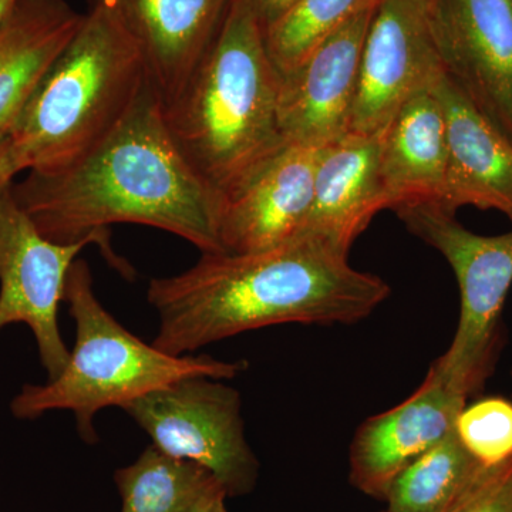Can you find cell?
<instances>
[{
    "label": "cell",
    "instance_id": "1",
    "mask_svg": "<svg viewBox=\"0 0 512 512\" xmlns=\"http://www.w3.org/2000/svg\"><path fill=\"white\" fill-rule=\"evenodd\" d=\"M10 190L43 237L59 244L94 239L124 274L109 247L107 227L114 224L163 229L202 254H224L222 194L175 146L151 86L89 153L59 170L28 171Z\"/></svg>",
    "mask_w": 512,
    "mask_h": 512
},
{
    "label": "cell",
    "instance_id": "2",
    "mask_svg": "<svg viewBox=\"0 0 512 512\" xmlns=\"http://www.w3.org/2000/svg\"><path fill=\"white\" fill-rule=\"evenodd\" d=\"M390 295L382 278L313 235L249 254H202L181 274L156 278L147 301L158 316L153 345L168 355L268 326L352 325Z\"/></svg>",
    "mask_w": 512,
    "mask_h": 512
},
{
    "label": "cell",
    "instance_id": "3",
    "mask_svg": "<svg viewBox=\"0 0 512 512\" xmlns=\"http://www.w3.org/2000/svg\"><path fill=\"white\" fill-rule=\"evenodd\" d=\"M281 80L254 10L247 0H231L210 49L163 109L175 146L220 194L289 144L279 120Z\"/></svg>",
    "mask_w": 512,
    "mask_h": 512
},
{
    "label": "cell",
    "instance_id": "4",
    "mask_svg": "<svg viewBox=\"0 0 512 512\" xmlns=\"http://www.w3.org/2000/svg\"><path fill=\"white\" fill-rule=\"evenodd\" d=\"M151 86L119 16L89 5L70 42L9 128L25 171H55L101 143Z\"/></svg>",
    "mask_w": 512,
    "mask_h": 512
},
{
    "label": "cell",
    "instance_id": "5",
    "mask_svg": "<svg viewBox=\"0 0 512 512\" xmlns=\"http://www.w3.org/2000/svg\"><path fill=\"white\" fill-rule=\"evenodd\" d=\"M64 302L76 325V339L59 376L45 384H26L10 403L13 416L37 419L55 410L74 414L77 431L87 443L96 440L94 417L100 410L127 404L168 384L241 375L247 362H224L210 356L168 355L124 328L97 299L93 276L76 259L64 288Z\"/></svg>",
    "mask_w": 512,
    "mask_h": 512
},
{
    "label": "cell",
    "instance_id": "6",
    "mask_svg": "<svg viewBox=\"0 0 512 512\" xmlns=\"http://www.w3.org/2000/svg\"><path fill=\"white\" fill-rule=\"evenodd\" d=\"M416 237L437 249L456 274L461 311L450 348L430 367L451 390L468 397L493 373L501 340V315L512 285V231L474 234L456 212L426 204L397 210Z\"/></svg>",
    "mask_w": 512,
    "mask_h": 512
},
{
    "label": "cell",
    "instance_id": "7",
    "mask_svg": "<svg viewBox=\"0 0 512 512\" xmlns=\"http://www.w3.org/2000/svg\"><path fill=\"white\" fill-rule=\"evenodd\" d=\"M153 446L210 471L228 497L251 493L259 463L245 437L241 394L222 380L191 377L127 404Z\"/></svg>",
    "mask_w": 512,
    "mask_h": 512
},
{
    "label": "cell",
    "instance_id": "8",
    "mask_svg": "<svg viewBox=\"0 0 512 512\" xmlns=\"http://www.w3.org/2000/svg\"><path fill=\"white\" fill-rule=\"evenodd\" d=\"M93 242L59 244L43 237L13 197L10 184L0 188V330L25 323L49 379L59 376L69 359L59 326L67 275L82 249Z\"/></svg>",
    "mask_w": 512,
    "mask_h": 512
},
{
    "label": "cell",
    "instance_id": "9",
    "mask_svg": "<svg viewBox=\"0 0 512 512\" xmlns=\"http://www.w3.org/2000/svg\"><path fill=\"white\" fill-rule=\"evenodd\" d=\"M440 73L429 0H379L363 46L349 133L376 136Z\"/></svg>",
    "mask_w": 512,
    "mask_h": 512
},
{
    "label": "cell",
    "instance_id": "10",
    "mask_svg": "<svg viewBox=\"0 0 512 512\" xmlns=\"http://www.w3.org/2000/svg\"><path fill=\"white\" fill-rule=\"evenodd\" d=\"M441 69L512 143V0H429Z\"/></svg>",
    "mask_w": 512,
    "mask_h": 512
},
{
    "label": "cell",
    "instance_id": "11",
    "mask_svg": "<svg viewBox=\"0 0 512 512\" xmlns=\"http://www.w3.org/2000/svg\"><path fill=\"white\" fill-rule=\"evenodd\" d=\"M376 6L357 13L282 76L279 120L286 143L325 147L349 133L360 60Z\"/></svg>",
    "mask_w": 512,
    "mask_h": 512
},
{
    "label": "cell",
    "instance_id": "12",
    "mask_svg": "<svg viewBox=\"0 0 512 512\" xmlns=\"http://www.w3.org/2000/svg\"><path fill=\"white\" fill-rule=\"evenodd\" d=\"M320 150L286 144L248 180L222 195L224 254L266 251L302 234L312 208Z\"/></svg>",
    "mask_w": 512,
    "mask_h": 512
},
{
    "label": "cell",
    "instance_id": "13",
    "mask_svg": "<svg viewBox=\"0 0 512 512\" xmlns=\"http://www.w3.org/2000/svg\"><path fill=\"white\" fill-rule=\"evenodd\" d=\"M466 404L429 370L409 399L360 424L350 444V483L384 500L394 478L456 427Z\"/></svg>",
    "mask_w": 512,
    "mask_h": 512
},
{
    "label": "cell",
    "instance_id": "14",
    "mask_svg": "<svg viewBox=\"0 0 512 512\" xmlns=\"http://www.w3.org/2000/svg\"><path fill=\"white\" fill-rule=\"evenodd\" d=\"M113 10L136 40L148 79L167 107L210 49L231 0H87Z\"/></svg>",
    "mask_w": 512,
    "mask_h": 512
},
{
    "label": "cell",
    "instance_id": "15",
    "mask_svg": "<svg viewBox=\"0 0 512 512\" xmlns=\"http://www.w3.org/2000/svg\"><path fill=\"white\" fill-rule=\"evenodd\" d=\"M447 121L443 207L497 210L512 222V143L444 73L433 83Z\"/></svg>",
    "mask_w": 512,
    "mask_h": 512
},
{
    "label": "cell",
    "instance_id": "16",
    "mask_svg": "<svg viewBox=\"0 0 512 512\" xmlns=\"http://www.w3.org/2000/svg\"><path fill=\"white\" fill-rule=\"evenodd\" d=\"M384 207H443L447 121L433 84L406 101L379 133ZM444 208V207H443Z\"/></svg>",
    "mask_w": 512,
    "mask_h": 512
},
{
    "label": "cell",
    "instance_id": "17",
    "mask_svg": "<svg viewBox=\"0 0 512 512\" xmlns=\"http://www.w3.org/2000/svg\"><path fill=\"white\" fill-rule=\"evenodd\" d=\"M379 153V134L349 133L322 147L312 208L302 234L323 239L349 254L377 212L386 210Z\"/></svg>",
    "mask_w": 512,
    "mask_h": 512
},
{
    "label": "cell",
    "instance_id": "18",
    "mask_svg": "<svg viewBox=\"0 0 512 512\" xmlns=\"http://www.w3.org/2000/svg\"><path fill=\"white\" fill-rule=\"evenodd\" d=\"M67 0H19L0 28V131L9 130L30 94L82 23Z\"/></svg>",
    "mask_w": 512,
    "mask_h": 512
},
{
    "label": "cell",
    "instance_id": "19",
    "mask_svg": "<svg viewBox=\"0 0 512 512\" xmlns=\"http://www.w3.org/2000/svg\"><path fill=\"white\" fill-rule=\"evenodd\" d=\"M114 480L121 512H187L222 487L204 467L168 456L153 444L133 464L117 470Z\"/></svg>",
    "mask_w": 512,
    "mask_h": 512
},
{
    "label": "cell",
    "instance_id": "20",
    "mask_svg": "<svg viewBox=\"0 0 512 512\" xmlns=\"http://www.w3.org/2000/svg\"><path fill=\"white\" fill-rule=\"evenodd\" d=\"M483 468L454 427L394 478L384 495L387 512H446Z\"/></svg>",
    "mask_w": 512,
    "mask_h": 512
},
{
    "label": "cell",
    "instance_id": "21",
    "mask_svg": "<svg viewBox=\"0 0 512 512\" xmlns=\"http://www.w3.org/2000/svg\"><path fill=\"white\" fill-rule=\"evenodd\" d=\"M379 0H296L264 30L266 49L282 76L293 72L313 50L348 20Z\"/></svg>",
    "mask_w": 512,
    "mask_h": 512
},
{
    "label": "cell",
    "instance_id": "22",
    "mask_svg": "<svg viewBox=\"0 0 512 512\" xmlns=\"http://www.w3.org/2000/svg\"><path fill=\"white\" fill-rule=\"evenodd\" d=\"M456 433L483 467H493L512 457V402L485 397L458 414Z\"/></svg>",
    "mask_w": 512,
    "mask_h": 512
},
{
    "label": "cell",
    "instance_id": "23",
    "mask_svg": "<svg viewBox=\"0 0 512 512\" xmlns=\"http://www.w3.org/2000/svg\"><path fill=\"white\" fill-rule=\"evenodd\" d=\"M446 512H512V457L484 467Z\"/></svg>",
    "mask_w": 512,
    "mask_h": 512
},
{
    "label": "cell",
    "instance_id": "24",
    "mask_svg": "<svg viewBox=\"0 0 512 512\" xmlns=\"http://www.w3.org/2000/svg\"><path fill=\"white\" fill-rule=\"evenodd\" d=\"M25 171L13 146L9 130L0 131V188L13 183V178Z\"/></svg>",
    "mask_w": 512,
    "mask_h": 512
},
{
    "label": "cell",
    "instance_id": "25",
    "mask_svg": "<svg viewBox=\"0 0 512 512\" xmlns=\"http://www.w3.org/2000/svg\"><path fill=\"white\" fill-rule=\"evenodd\" d=\"M264 30L281 18L296 0H247Z\"/></svg>",
    "mask_w": 512,
    "mask_h": 512
},
{
    "label": "cell",
    "instance_id": "26",
    "mask_svg": "<svg viewBox=\"0 0 512 512\" xmlns=\"http://www.w3.org/2000/svg\"><path fill=\"white\" fill-rule=\"evenodd\" d=\"M227 498L224 488H214L187 512H228Z\"/></svg>",
    "mask_w": 512,
    "mask_h": 512
},
{
    "label": "cell",
    "instance_id": "27",
    "mask_svg": "<svg viewBox=\"0 0 512 512\" xmlns=\"http://www.w3.org/2000/svg\"><path fill=\"white\" fill-rule=\"evenodd\" d=\"M18 2L19 0H0V28H2L5 20L9 18L10 13L15 9Z\"/></svg>",
    "mask_w": 512,
    "mask_h": 512
},
{
    "label": "cell",
    "instance_id": "28",
    "mask_svg": "<svg viewBox=\"0 0 512 512\" xmlns=\"http://www.w3.org/2000/svg\"><path fill=\"white\" fill-rule=\"evenodd\" d=\"M384 512H387V511H384Z\"/></svg>",
    "mask_w": 512,
    "mask_h": 512
}]
</instances>
